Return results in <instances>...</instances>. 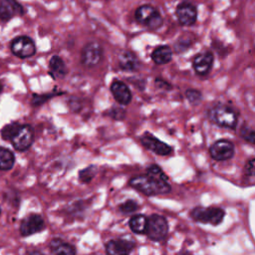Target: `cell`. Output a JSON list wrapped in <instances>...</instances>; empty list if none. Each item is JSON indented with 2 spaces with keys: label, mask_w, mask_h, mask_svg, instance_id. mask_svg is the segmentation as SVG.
I'll list each match as a JSON object with an SVG mask.
<instances>
[{
  "label": "cell",
  "mask_w": 255,
  "mask_h": 255,
  "mask_svg": "<svg viewBox=\"0 0 255 255\" xmlns=\"http://www.w3.org/2000/svg\"><path fill=\"white\" fill-rule=\"evenodd\" d=\"M191 217L201 223H209L212 225H218L224 218V210L219 207H201L197 206L191 211Z\"/></svg>",
  "instance_id": "3"
},
{
  "label": "cell",
  "mask_w": 255,
  "mask_h": 255,
  "mask_svg": "<svg viewBox=\"0 0 255 255\" xmlns=\"http://www.w3.org/2000/svg\"><path fill=\"white\" fill-rule=\"evenodd\" d=\"M213 64V54L209 51L197 54L192 61V66L196 74L205 76L209 73Z\"/></svg>",
  "instance_id": "13"
},
{
  "label": "cell",
  "mask_w": 255,
  "mask_h": 255,
  "mask_svg": "<svg viewBox=\"0 0 255 255\" xmlns=\"http://www.w3.org/2000/svg\"><path fill=\"white\" fill-rule=\"evenodd\" d=\"M12 53L21 59L32 57L36 53L34 41L28 36H19L12 40L10 45Z\"/></svg>",
  "instance_id": "6"
},
{
  "label": "cell",
  "mask_w": 255,
  "mask_h": 255,
  "mask_svg": "<svg viewBox=\"0 0 255 255\" xmlns=\"http://www.w3.org/2000/svg\"><path fill=\"white\" fill-rule=\"evenodd\" d=\"M49 69H50V74L54 79H59L63 78L66 76L68 70L66 67L65 62L63 59L57 55L53 56L50 61H49Z\"/></svg>",
  "instance_id": "17"
},
{
  "label": "cell",
  "mask_w": 255,
  "mask_h": 255,
  "mask_svg": "<svg viewBox=\"0 0 255 255\" xmlns=\"http://www.w3.org/2000/svg\"><path fill=\"white\" fill-rule=\"evenodd\" d=\"M163 23V20H162V17L161 15L156 11L155 14L149 19V21L146 23L145 26H147L149 29H152V30H155L157 28H159Z\"/></svg>",
  "instance_id": "28"
},
{
  "label": "cell",
  "mask_w": 255,
  "mask_h": 255,
  "mask_svg": "<svg viewBox=\"0 0 255 255\" xmlns=\"http://www.w3.org/2000/svg\"><path fill=\"white\" fill-rule=\"evenodd\" d=\"M119 65L123 70L134 71L139 67V60L133 52L123 51L119 55Z\"/></svg>",
  "instance_id": "16"
},
{
  "label": "cell",
  "mask_w": 255,
  "mask_h": 255,
  "mask_svg": "<svg viewBox=\"0 0 255 255\" xmlns=\"http://www.w3.org/2000/svg\"><path fill=\"white\" fill-rule=\"evenodd\" d=\"M138 209V204L131 199H128L120 205V210L124 213H131Z\"/></svg>",
  "instance_id": "27"
},
{
  "label": "cell",
  "mask_w": 255,
  "mask_h": 255,
  "mask_svg": "<svg viewBox=\"0 0 255 255\" xmlns=\"http://www.w3.org/2000/svg\"><path fill=\"white\" fill-rule=\"evenodd\" d=\"M176 17L179 23L183 26H191L197 18L196 7L190 2H181L176 7Z\"/></svg>",
  "instance_id": "11"
},
{
  "label": "cell",
  "mask_w": 255,
  "mask_h": 255,
  "mask_svg": "<svg viewBox=\"0 0 255 255\" xmlns=\"http://www.w3.org/2000/svg\"><path fill=\"white\" fill-rule=\"evenodd\" d=\"M50 250L53 254H67V255H72L77 252L75 247L62 240L61 238H54L52 239L50 243Z\"/></svg>",
  "instance_id": "19"
},
{
  "label": "cell",
  "mask_w": 255,
  "mask_h": 255,
  "mask_svg": "<svg viewBox=\"0 0 255 255\" xmlns=\"http://www.w3.org/2000/svg\"><path fill=\"white\" fill-rule=\"evenodd\" d=\"M54 97L53 93L50 94H45V95H38V94H34L33 98H32V105L33 106H41L44 103H46L48 100H50L51 98Z\"/></svg>",
  "instance_id": "30"
},
{
  "label": "cell",
  "mask_w": 255,
  "mask_h": 255,
  "mask_svg": "<svg viewBox=\"0 0 255 255\" xmlns=\"http://www.w3.org/2000/svg\"><path fill=\"white\" fill-rule=\"evenodd\" d=\"M111 92L114 99L121 105H128L131 101V93L128 87L121 81H114L111 85Z\"/></svg>",
  "instance_id": "14"
},
{
  "label": "cell",
  "mask_w": 255,
  "mask_h": 255,
  "mask_svg": "<svg viewBox=\"0 0 255 255\" xmlns=\"http://www.w3.org/2000/svg\"><path fill=\"white\" fill-rule=\"evenodd\" d=\"M129 185L139 192L151 196L168 193L171 189L168 180H163L149 174L136 175L129 179Z\"/></svg>",
  "instance_id": "1"
},
{
  "label": "cell",
  "mask_w": 255,
  "mask_h": 255,
  "mask_svg": "<svg viewBox=\"0 0 255 255\" xmlns=\"http://www.w3.org/2000/svg\"><path fill=\"white\" fill-rule=\"evenodd\" d=\"M109 115L114 119V120H124L126 117V111L122 108H113L111 111H109Z\"/></svg>",
  "instance_id": "32"
},
{
  "label": "cell",
  "mask_w": 255,
  "mask_h": 255,
  "mask_svg": "<svg viewBox=\"0 0 255 255\" xmlns=\"http://www.w3.org/2000/svg\"><path fill=\"white\" fill-rule=\"evenodd\" d=\"M21 125L17 122H13V123H10L6 126H4L1 129V137L4 139V140H9L11 141L12 137L14 136V134L16 133V131L18 130L19 127Z\"/></svg>",
  "instance_id": "23"
},
{
  "label": "cell",
  "mask_w": 255,
  "mask_h": 255,
  "mask_svg": "<svg viewBox=\"0 0 255 255\" xmlns=\"http://www.w3.org/2000/svg\"><path fill=\"white\" fill-rule=\"evenodd\" d=\"M172 58V51L169 46L162 45L155 48L151 53L152 61L157 65H164L170 62Z\"/></svg>",
  "instance_id": "18"
},
{
  "label": "cell",
  "mask_w": 255,
  "mask_h": 255,
  "mask_svg": "<svg viewBox=\"0 0 255 255\" xmlns=\"http://www.w3.org/2000/svg\"><path fill=\"white\" fill-rule=\"evenodd\" d=\"M2 89H3V87H2V85H1V84H0V93H1V92H2Z\"/></svg>",
  "instance_id": "34"
},
{
  "label": "cell",
  "mask_w": 255,
  "mask_h": 255,
  "mask_svg": "<svg viewBox=\"0 0 255 255\" xmlns=\"http://www.w3.org/2000/svg\"><path fill=\"white\" fill-rule=\"evenodd\" d=\"M139 139H140L141 144L145 148L153 151L154 153H156L158 155H168L172 151V147L171 146H169L165 142L159 140L158 138H156L150 132H147V131L144 132L140 136Z\"/></svg>",
  "instance_id": "9"
},
{
  "label": "cell",
  "mask_w": 255,
  "mask_h": 255,
  "mask_svg": "<svg viewBox=\"0 0 255 255\" xmlns=\"http://www.w3.org/2000/svg\"><path fill=\"white\" fill-rule=\"evenodd\" d=\"M185 97L188 100V102L192 105H197L198 103H200L201 99H202V95L199 91L194 90V89H189L185 92Z\"/></svg>",
  "instance_id": "26"
},
{
  "label": "cell",
  "mask_w": 255,
  "mask_h": 255,
  "mask_svg": "<svg viewBox=\"0 0 255 255\" xmlns=\"http://www.w3.org/2000/svg\"><path fill=\"white\" fill-rule=\"evenodd\" d=\"M104 56V51L100 43L98 42H89L86 44L82 50L81 62L87 68H93L98 66Z\"/></svg>",
  "instance_id": "5"
},
{
  "label": "cell",
  "mask_w": 255,
  "mask_h": 255,
  "mask_svg": "<svg viewBox=\"0 0 255 255\" xmlns=\"http://www.w3.org/2000/svg\"><path fill=\"white\" fill-rule=\"evenodd\" d=\"M15 13H23L22 6L16 0H0V20L8 21Z\"/></svg>",
  "instance_id": "15"
},
{
  "label": "cell",
  "mask_w": 255,
  "mask_h": 255,
  "mask_svg": "<svg viewBox=\"0 0 255 255\" xmlns=\"http://www.w3.org/2000/svg\"><path fill=\"white\" fill-rule=\"evenodd\" d=\"M129 229L136 234H144L147 227V217L142 214L133 215L128 221Z\"/></svg>",
  "instance_id": "20"
},
{
  "label": "cell",
  "mask_w": 255,
  "mask_h": 255,
  "mask_svg": "<svg viewBox=\"0 0 255 255\" xmlns=\"http://www.w3.org/2000/svg\"><path fill=\"white\" fill-rule=\"evenodd\" d=\"M168 233V223L166 219L158 214H152L147 218L145 234L152 241L163 240Z\"/></svg>",
  "instance_id": "4"
},
{
  "label": "cell",
  "mask_w": 255,
  "mask_h": 255,
  "mask_svg": "<svg viewBox=\"0 0 255 255\" xmlns=\"http://www.w3.org/2000/svg\"><path fill=\"white\" fill-rule=\"evenodd\" d=\"M45 227V221L39 214H30L26 216L20 223L19 231L20 234L24 237L33 235L42 231Z\"/></svg>",
  "instance_id": "8"
},
{
  "label": "cell",
  "mask_w": 255,
  "mask_h": 255,
  "mask_svg": "<svg viewBox=\"0 0 255 255\" xmlns=\"http://www.w3.org/2000/svg\"><path fill=\"white\" fill-rule=\"evenodd\" d=\"M97 172V168L94 165H90L85 169H82L79 172V179L83 183H89L94 178L95 174Z\"/></svg>",
  "instance_id": "24"
},
{
  "label": "cell",
  "mask_w": 255,
  "mask_h": 255,
  "mask_svg": "<svg viewBox=\"0 0 255 255\" xmlns=\"http://www.w3.org/2000/svg\"><path fill=\"white\" fill-rule=\"evenodd\" d=\"M146 173L151 175V176H154L156 178H159V179H163V180H168L166 174L163 172V170L156 164H151L149 165L147 168H146Z\"/></svg>",
  "instance_id": "25"
},
{
  "label": "cell",
  "mask_w": 255,
  "mask_h": 255,
  "mask_svg": "<svg viewBox=\"0 0 255 255\" xmlns=\"http://www.w3.org/2000/svg\"><path fill=\"white\" fill-rule=\"evenodd\" d=\"M156 10L150 6V5H142L139 6L135 11V20L143 25H146V23L149 21V19L155 14Z\"/></svg>",
  "instance_id": "22"
},
{
  "label": "cell",
  "mask_w": 255,
  "mask_h": 255,
  "mask_svg": "<svg viewBox=\"0 0 255 255\" xmlns=\"http://www.w3.org/2000/svg\"><path fill=\"white\" fill-rule=\"evenodd\" d=\"M0 215H1V208H0Z\"/></svg>",
  "instance_id": "35"
},
{
  "label": "cell",
  "mask_w": 255,
  "mask_h": 255,
  "mask_svg": "<svg viewBox=\"0 0 255 255\" xmlns=\"http://www.w3.org/2000/svg\"><path fill=\"white\" fill-rule=\"evenodd\" d=\"M209 153L215 160H227L234 155V144L227 139L216 140L210 146Z\"/></svg>",
  "instance_id": "10"
},
{
  "label": "cell",
  "mask_w": 255,
  "mask_h": 255,
  "mask_svg": "<svg viewBox=\"0 0 255 255\" xmlns=\"http://www.w3.org/2000/svg\"><path fill=\"white\" fill-rule=\"evenodd\" d=\"M245 172L249 176H255V158H252L246 162Z\"/></svg>",
  "instance_id": "33"
},
{
  "label": "cell",
  "mask_w": 255,
  "mask_h": 255,
  "mask_svg": "<svg viewBox=\"0 0 255 255\" xmlns=\"http://www.w3.org/2000/svg\"><path fill=\"white\" fill-rule=\"evenodd\" d=\"M191 45V40L189 38H180L178 39V41L176 42V44H174V50L177 53H181L183 51H185L186 49H188V47Z\"/></svg>",
  "instance_id": "31"
},
{
  "label": "cell",
  "mask_w": 255,
  "mask_h": 255,
  "mask_svg": "<svg viewBox=\"0 0 255 255\" xmlns=\"http://www.w3.org/2000/svg\"><path fill=\"white\" fill-rule=\"evenodd\" d=\"M15 163V155L13 151L6 147L0 146V169L10 170Z\"/></svg>",
  "instance_id": "21"
},
{
  "label": "cell",
  "mask_w": 255,
  "mask_h": 255,
  "mask_svg": "<svg viewBox=\"0 0 255 255\" xmlns=\"http://www.w3.org/2000/svg\"><path fill=\"white\" fill-rule=\"evenodd\" d=\"M135 243L128 239H113L106 243V252L113 255H125L130 253Z\"/></svg>",
  "instance_id": "12"
},
{
  "label": "cell",
  "mask_w": 255,
  "mask_h": 255,
  "mask_svg": "<svg viewBox=\"0 0 255 255\" xmlns=\"http://www.w3.org/2000/svg\"><path fill=\"white\" fill-rule=\"evenodd\" d=\"M240 134L246 141L250 143H255V130L244 126L240 129Z\"/></svg>",
  "instance_id": "29"
},
{
  "label": "cell",
  "mask_w": 255,
  "mask_h": 255,
  "mask_svg": "<svg viewBox=\"0 0 255 255\" xmlns=\"http://www.w3.org/2000/svg\"><path fill=\"white\" fill-rule=\"evenodd\" d=\"M34 141V129L30 125H21L11 139L16 150L24 151L28 149Z\"/></svg>",
  "instance_id": "7"
},
{
  "label": "cell",
  "mask_w": 255,
  "mask_h": 255,
  "mask_svg": "<svg viewBox=\"0 0 255 255\" xmlns=\"http://www.w3.org/2000/svg\"><path fill=\"white\" fill-rule=\"evenodd\" d=\"M209 120L222 128H235L237 125V115L229 107L216 105L208 111Z\"/></svg>",
  "instance_id": "2"
}]
</instances>
